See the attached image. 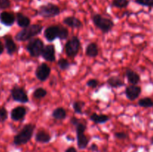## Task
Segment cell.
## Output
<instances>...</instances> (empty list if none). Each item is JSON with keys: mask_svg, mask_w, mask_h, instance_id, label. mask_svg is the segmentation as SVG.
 I'll use <instances>...</instances> for the list:
<instances>
[{"mask_svg": "<svg viewBox=\"0 0 153 152\" xmlns=\"http://www.w3.org/2000/svg\"><path fill=\"white\" fill-rule=\"evenodd\" d=\"M99 84V81L96 79H91L87 82V85L91 88H96Z\"/></svg>", "mask_w": 153, "mask_h": 152, "instance_id": "obj_34", "label": "cell"}, {"mask_svg": "<svg viewBox=\"0 0 153 152\" xmlns=\"http://www.w3.org/2000/svg\"><path fill=\"white\" fill-rule=\"evenodd\" d=\"M42 57L46 61L53 62L55 61V49L53 45H47L44 46L41 53Z\"/></svg>", "mask_w": 153, "mask_h": 152, "instance_id": "obj_12", "label": "cell"}, {"mask_svg": "<svg viewBox=\"0 0 153 152\" xmlns=\"http://www.w3.org/2000/svg\"><path fill=\"white\" fill-rule=\"evenodd\" d=\"M35 125L33 124H27L13 138V144L16 145H22L28 143L33 136Z\"/></svg>", "mask_w": 153, "mask_h": 152, "instance_id": "obj_1", "label": "cell"}, {"mask_svg": "<svg viewBox=\"0 0 153 152\" xmlns=\"http://www.w3.org/2000/svg\"><path fill=\"white\" fill-rule=\"evenodd\" d=\"M115 137L119 139H126L128 137V135L125 132H117L114 134Z\"/></svg>", "mask_w": 153, "mask_h": 152, "instance_id": "obj_33", "label": "cell"}, {"mask_svg": "<svg viewBox=\"0 0 153 152\" xmlns=\"http://www.w3.org/2000/svg\"><path fill=\"white\" fill-rule=\"evenodd\" d=\"M15 19H16V16L13 13H10V12L4 11L0 13V22L3 25H7V26L12 25L14 23Z\"/></svg>", "mask_w": 153, "mask_h": 152, "instance_id": "obj_13", "label": "cell"}, {"mask_svg": "<svg viewBox=\"0 0 153 152\" xmlns=\"http://www.w3.org/2000/svg\"><path fill=\"white\" fill-rule=\"evenodd\" d=\"M80 49V41L77 37H73L65 45V52L69 57L76 56Z\"/></svg>", "mask_w": 153, "mask_h": 152, "instance_id": "obj_7", "label": "cell"}, {"mask_svg": "<svg viewBox=\"0 0 153 152\" xmlns=\"http://www.w3.org/2000/svg\"><path fill=\"white\" fill-rule=\"evenodd\" d=\"M129 4V0H113L111 5L118 8H125Z\"/></svg>", "mask_w": 153, "mask_h": 152, "instance_id": "obj_25", "label": "cell"}, {"mask_svg": "<svg viewBox=\"0 0 153 152\" xmlns=\"http://www.w3.org/2000/svg\"><path fill=\"white\" fill-rule=\"evenodd\" d=\"M90 119L91 121L94 122L96 124H102L106 122L107 121H108L109 117L107 115L105 114H100L98 115L97 113H93L91 116H90Z\"/></svg>", "mask_w": 153, "mask_h": 152, "instance_id": "obj_21", "label": "cell"}, {"mask_svg": "<svg viewBox=\"0 0 153 152\" xmlns=\"http://www.w3.org/2000/svg\"><path fill=\"white\" fill-rule=\"evenodd\" d=\"M63 22L71 28H79L82 26V22H81V20H79L78 18L75 17V16H67V17L64 18Z\"/></svg>", "mask_w": 153, "mask_h": 152, "instance_id": "obj_17", "label": "cell"}, {"mask_svg": "<svg viewBox=\"0 0 153 152\" xmlns=\"http://www.w3.org/2000/svg\"><path fill=\"white\" fill-rule=\"evenodd\" d=\"M70 123H71L72 125L76 126V125L79 123V120L78 119H76V117H73L71 119V120H70Z\"/></svg>", "mask_w": 153, "mask_h": 152, "instance_id": "obj_35", "label": "cell"}, {"mask_svg": "<svg viewBox=\"0 0 153 152\" xmlns=\"http://www.w3.org/2000/svg\"><path fill=\"white\" fill-rule=\"evenodd\" d=\"M47 95V91L43 88H37L33 92V96L37 99H40V98H44Z\"/></svg>", "mask_w": 153, "mask_h": 152, "instance_id": "obj_26", "label": "cell"}, {"mask_svg": "<svg viewBox=\"0 0 153 152\" xmlns=\"http://www.w3.org/2000/svg\"><path fill=\"white\" fill-rule=\"evenodd\" d=\"M60 12H61V10L58 5L53 3L49 2L47 4L40 6L37 13L43 17L51 18L58 16Z\"/></svg>", "mask_w": 153, "mask_h": 152, "instance_id": "obj_4", "label": "cell"}, {"mask_svg": "<svg viewBox=\"0 0 153 152\" xmlns=\"http://www.w3.org/2000/svg\"><path fill=\"white\" fill-rule=\"evenodd\" d=\"M19 1H20V0H19Z\"/></svg>", "mask_w": 153, "mask_h": 152, "instance_id": "obj_40", "label": "cell"}, {"mask_svg": "<svg viewBox=\"0 0 153 152\" xmlns=\"http://www.w3.org/2000/svg\"><path fill=\"white\" fill-rule=\"evenodd\" d=\"M10 0H0V9H7L10 7Z\"/></svg>", "mask_w": 153, "mask_h": 152, "instance_id": "obj_32", "label": "cell"}, {"mask_svg": "<svg viewBox=\"0 0 153 152\" xmlns=\"http://www.w3.org/2000/svg\"><path fill=\"white\" fill-rule=\"evenodd\" d=\"M138 105L140 107H145V108L153 107V100L149 97L142 98L138 101Z\"/></svg>", "mask_w": 153, "mask_h": 152, "instance_id": "obj_24", "label": "cell"}, {"mask_svg": "<svg viewBox=\"0 0 153 152\" xmlns=\"http://www.w3.org/2000/svg\"><path fill=\"white\" fill-rule=\"evenodd\" d=\"M51 137L50 134L46 131L43 130H40L35 135V140L37 142L40 143H48L51 141Z\"/></svg>", "mask_w": 153, "mask_h": 152, "instance_id": "obj_16", "label": "cell"}, {"mask_svg": "<svg viewBox=\"0 0 153 152\" xmlns=\"http://www.w3.org/2000/svg\"><path fill=\"white\" fill-rule=\"evenodd\" d=\"M42 29L43 27L38 24L29 25L19 31L15 37L18 41H27L40 34L42 31Z\"/></svg>", "mask_w": 153, "mask_h": 152, "instance_id": "obj_2", "label": "cell"}, {"mask_svg": "<svg viewBox=\"0 0 153 152\" xmlns=\"http://www.w3.org/2000/svg\"><path fill=\"white\" fill-rule=\"evenodd\" d=\"M127 80L131 85H137L140 81V77L136 72L132 69H127L126 72Z\"/></svg>", "mask_w": 153, "mask_h": 152, "instance_id": "obj_15", "label": "cell"}, {"mask_svg": "<svg viewBox=\"0 0 153 152\" xmlns=\"http://www.w3.org/2000/svg\"><path fill=\"white\" fill-rule=\"evenodd\" d=\"M25 114H26V109L24 107L19 106V107H16L12 110L10 116L13 120L19 121L22 120L25 117Z\"/></svg>", "mask_w": 153, "mask_h": 152, "instance_id": "obj_14", "label": "cell"}, {"mask_svg": "<svg viewBox=\"0 0 153 152\" xmlns=\"http://www.w3.org/2000/svg\"><path fill=\"white\" fill-rule=\"evenodd\" d=\"M134 1L140 5L153 7V0H134Z\"/></svg>", "mask_w": 153, "mask_h": 152, "instance_id": "obj_29", "label": "cell"}, {"mask_svg": "<svg viewBox=\"0 0 153 152\" xmlns=\"http://www.w3.org/2000/svg\"><path fill=\"white\" fill-rule=\"evenodd\" d=\"M141 93V88L137 85H130L126 89V95L130 101H134Z\"/></svg>", "mask_w": 153, "mask_h": 152, "instance_id": "obj_11", "label": "cell"}, {"mask_svg": "<svg viewBox=\"0 0 153 152\" xmlns=\"http://www.w3.org/2000/svg\"><path fill=\"white\" fill-rule=\"evenodd\" d=\"M90 149L93 151H98V146L96 144H92L91 147H90Z\"/></svg>", "mask_w": 153, "mask_h": 152, "instance_id": "obj_36", "label": "cell"}, {"mask_svg": "<svg viewBox=\"0 0 153 152\" xmlns=\"http://www.w3.org/2000/svg\"><path fill=\"white\" fill-rule=\"evenodd\" d=\"M107 83L109 86L113 88L120 87V86H124L123 80H121L118 76H111L107 80Z\"/></svg>", "mask_w": 153, "mask_h": 152, "instance_id": "obj_20", "label": "cell"}, {"mask_svg": "<svg viewBox=\"0 0 153 152\" xmlns=\"http://www.w3.org/2000/svg\"><path fill=\"white\" fill-rule=\"evenodd\" d=\"M5 48L10 55H12L16 51V45L11 37H8L5 38Z\"/></svg>", "mask_w": 153, "mask_h": 152, "instance_id": "obj_22", "label": "cell"}, {"mask_svg": "<svg viewBox=\"0 0 153 152\" xmlns=\"http://www.w3.org/2000/svg\"><path fill=\"white\" fill-rule=\"evenodd\" d=\"M44 44L41 40L38 38L32 39L28 42L27 45V50L32 57H39L41 55Z\"/></svg>", "mask_w": 153, "mask_h": 152, "instance_id": "obj_6", "label": "cell"}, {"mask_svg": "<svg viewBox=\"0 0 153 152\" xmlns=\"http://www.w3.org/2000/svg\"><path fill=\"white\" fill-rule=\"evenodd\" d=\"M65 152H77V150L74 147H69L66 149Z\"/></svg>", "mask_w": 153, "mask_h": 152, "instance_id": "obj_37", "label": "cell"}, {"mask_svg": "<svg viewBox=\"0 0 153 152\" xmlns=\"http://www.w3.org/2000/svg\"><path fill=\"white\" fill-rule=\"evenodd\" d=\"M92 21L94 25L104 33L109 32L114 27L113 21L108 18L103 17L100 14L93 15Z\"/></svg>", "mask_w": 153, "mask_h": 152, "instance_id": "obj_3", "label": "cell"}, {"mask_svg": "<svg viewBox=\"0 0 153 152\" xmlns=\"http://www.w3.org/2000/svg\"><path fill=\"white\" fill-rule=\"evenodd\" d=\"M61 26L58 25H52L46 28L44 31V37L48 41H53L56 38H58Z\"/></svg>", "mask_w": 153, "mask_h": 152, "instance_id": "obj_10", "label": "cell"}, {"mask_svg": "<svg viewBox=\"0 0 153 152\" xmlns=\"http://www.w3.org/2000/svg\"><path fill=\"white\" fill-rule=\"evenodd\" d=\"M76 135H77V145L79 149H85L88 147L89 143V139L85 134L86 130V125L79 122L76 125Z\"/></svg>", "mask_w": 153, "mask_h": 152, "instance_id": "obj_5", "label": "cell"}, {"mask_svg": "<svg viewBox=\"0 0 153 152\" xmlns=\"http://www.w3.org/2000/svg\"><path fill=\"white\" fill-rule=\"evenodd\" d=\"M99 49L95 43H91L86 47V55L89 58H95L98 55Z\"/></svg>", "mask_w": 153, "mask_h": 152, "instance_id": "obj_19", "label": "cell"}, {"mask_svg": "<svg viewBox=\"0 0 153 152\" xmlns=\"http://www.w3.org/2000/svg\"><path fill=\"white\" fill-rule=\"evenodd\" d=\"M58 66L60 67V69L62 70H66L70 67V64L67 60L64 58H61L58 62Z\"/></svg>", "mask_w": 153, "mask_h": 152, "instance_id": "obj_28", "label": "cell"}, {"mask_svg": "<svg viewBox=\"0 0 153 152\" xmlns=\"http://www.w3.org/2000/svg\"><path fill=\"white\" fill-rule=\"evenodd\" d=\"M151 142H152V144H153V136L152 138H151Z\"/></svg>", "mask_w": 153, "mask_h": 152, "instance_id": "obj_39", "label": "cell"}, {"mask_svg": "<svg viewBox=\"0 0 153 152\" xmlns=\"http://www.w3.org/2000/svg\"><path fill=\"white\" fill-rule=\"evenodd\" d=\"M7 118V112L5 108L1 107L0 108V122L5 121Z\"/></svg>", "mask_w": 153, "mask_h": 152, "instance_id": "obj_31", "label": "cell"}, {"mask_svg": "<svg viewBox=\"0 0 153 152\" xmlns=\"http://www.w3.org/2000/svg\"><path fill=\"white\" fill-rule=\"evenodd\" d=\"M51 73V69L46 63H42L37 68L35 72L36 77L40 81H44L49 77Z\"/></svg>", "mask_w": 153, "mask_h": 152, "instance_id": "obj_9", "label": "cell"}, {"mask_svg": "<svg viewBox=\"0 0 153 152\" xmlns=\"http://www.w3.org/2000/svg\"><path fill=\"white\" fill-rule=\"evenodd\" d=\"M16 22H17L18 25L22 28H25L26 27L29 26L30 25V20L29 18L24 15L22 13H16Z\"/></svg>", "mask_w": 153, "mask_h": 152, "instance_id": "obj_18", "label": "cell"}, {"mask_svg": "<svg viewBox=\"0 0 153 152\" xmlns=\"http://www.w3.org/2000/svg\"><path fill=\"white\" fill-rule=\"evenodd\" d=\"M84 106H85V102H83L82 101H76L73 104V107L75 112L76 113H79V114L82 113V108L84 107Z\"/></svg>", "mask_w": 153, "mask_h": 152, "instance_id": "obj_27", "label": "cell"}, {"mask_svg": "<svg viewBox=\"0 0 153 152\" xmlns=\"http://www.w3.org/2000/svg\"><path fill=\"white\" fill-rule=\"evenodd\" d=\"M11 95L13 99L16 101L21 103H27L28 101V97L23 88L19 86L13 87L11 89Z\"/></svg>", "mask_w": 153, "mask_h": 152, "instance_id": "obj_8", "label": "cell"}, {"mask_svg": "<svg viewBox=\"0 0 153 152\" xmlns=\"http://www.w3.org/2000/svg\"><path fill=\"white\" fill-rule=\"evenodd\" d=\"M69 35V31L66 28H64V27H61L60 28V33H59V37L58 38L61 39V40H65V39L67 38Z\"/></svg>", "mask_w": 153, "mask_h": 152, "instance_id": "obj_30", "label": "cell"}, {"mask_svg": "<svg viewBox=\"0 0 153 152\" xmlns=\"http://www.w3.org/2000/svg\"><path fill=\"white\" fill-rule=\"evenodd\" d=\"M3 51H4V46H3L2 43L0 42V54L2 53Z\"/></svg>", "mask_w": 153, "mask_h": 152, "instance_id": "obj_38", "label": "cell"}, {"mask_svg": "<svg viewBox=\"0 0 153 152\" xmlns=\"http://www.w3.org/2000/svg\"><path fill=\"white\" fill-rule=\"evenodd\" d=\"M52 116L55 119L62 120V119H65L66 116H67V112L62 107H58V108H56L52 112Z\"/></svg>", "mask_w": 153, "mask_h": 152, "instance_id": "obj_23", "label": "cell"}]
</instances>
